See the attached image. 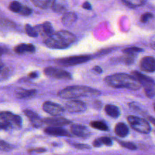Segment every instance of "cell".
<instances>
[{
    "mask_svg": "<svg viewBox=\"0 0 155 155\" xmlns=\"http://www.w3.org/2000/svg\"><path fill=\"white\" fill-rule=\"evenodd\" d=\"M104 82L110 87L138 90L142 87L139 82L133 76L127 74H115L105 77Z\"/></svg>",
    "mask_w": 155,
    "mask_h": 155,
    "instance_id": "6da1fadb",
    "label": "cell"
},
{
    "mask_svg": "<svg viewBox=\"0 0 155 155\" xmlns=\"http://www.w3.org/2000/svg\"><path fill=\"white\" fill-rule=\"evenodd\" d=\"M13 147L8 143L2 140H0V151H9L12 150Z\"/></svg>",
    "mask_w": 155,
    "mask_h": 155,
    "instance_id": "f546056e",
    "label": "cell"
},
{
    "mask_svg": "<svg viewBox=\"0 0 155 155\" xmlns=\"http://www.w3.org/2000/svg\"><path fill=\"white\" fill-rule=\"evenodd\" d=\"M127 120L132 128L139 133L148 134L151 132V126L149 123L145 119L136 116H129L127 117Z\"/></svg>",
    "mask_w": 155,
    "mask_h": 155,
    "instance_id": "8992f818",
    "label": "cell"
},
{
    "mask_svg": "<svg viewBox=\"0 0 155 155\" xmlns=\"http://www.w3.org/2000/svg\"><path fill=\"white\" fill-rule=\"evenodd\" d=\"M133 76L139 82L141 86H143L147 97L150 98H154L155 95L154 80L136 71H133Z\"/></svg>",
    "mask_w": 155,
    "mask_h": 155,
    "instance_id": "5b68a950",
    "label": "cell"
},
{
    "mask_svg": "<svg viewBox=\"0 0 155 155\" xmlns=\"http://www.w3.org/2000/svg\"><path fill=\"white\" fill-rule=\"evenodd\" d=\"M74 148H77V149L80 150H86V149H90L91 147L88 145H84V144H72Z\"/></svg>",
    "mask_w": 155,
    "mask_h": 155,
    "instance_id": "836d02e7",
    "label": "cell"
},
{
    "mask_svg": "<svg viewBox=\"0 0 155 155\" xmlns=\"http://www.w3.org/2000/svg\"><path fill=\"white\" fill-rule=\"evenodd\" d=\"M77 16L75 13H74V12H68V13H65L63 15L61 21L64 25L70 26L74 24L77 21Z\"/></svg>",
    "mask_w": 155,
    "mask_h": 155,
    "instance_id": "44dd1931",
    "label": "cell"
},
{
    "mask_svg": "<svg viewBox=\"0 0 155 155\" xmlns=\"http://www.w3.org/2000/svg\"><path fill=\"white\" fill-rule=\"evenodd\" d=\"M42 123L43 124L49 125L51 127H63V126L68 125L71 124V121L69 120L64 117H48L42 119Z\"/></svg>",
    "mask_w": 155,
    "mask_h": 155,
    "instance_id": "8fae6325",
    "label": "cell"
},
{
    "mask_svg": "<svg viewBox=\"0 0 155 155\" xmlns=\"http://www.w3.org/2000/svg\"><path fill=\"white\" fill-rule=\"evenodd\" d=\"M45 133L50 136H71V133H68L64 129L61 128L60 127H49L45 129Z\"/></svg>",
    "mask_w": 155,
    "mask_h": 155,
    "instance_id": "2e32d148",
    "label": "cell"
},
{
    "mask_svg": "<svg viewBox=\"0 0 155 155\" xmlns=\"http://www.w3.org/2000/svg\"><path fill=\"white\" fill-rule=\"evenodd\" d=\"M83 8L86 9V10H90L92 8V5H91V4L89 2H84L83 4Z\"/></svg>",
    "mask_w": 155,
    "mask_h": 155,
    "instance_id": "74e56055",
    "label": "cell"
},
{
    "mask_svg": "<svg viewBox=\"0 0 155 155\" xmlns=\"http://www.w3.org/2000/svg\"><path fill=\"white\" fill-rule=\"evenodd\" d=\"M28 77H29V78H31V79L37 78V77H38V73L36 72V71H33V72L30 73V74H28Z\"/></svg>",
    "mask_w": 155,
    "mask_h": 155,
    "instance_id": "f35d334b",
    "label": "cell"
},
{
    "mask_svg": "<svg viewBox=\"0 0 155 155\" xmlns=\"http://www.w3.org/2000/svg\"><path fill=\"white\" fill-rule=\"evenodd\" d=\"M42 109H43L44 111L54 117L59 116V115L62 114L64 111V109L63 108L62 106L59 105L56 103L51 102V101L44 102L42 104Z\"/></svg>",
    "mask_w": 155,
    "mask_h": 155,
    "instance_id": "30bf717a",
    "label": "cell"
},
{
    "mask_svg": "<svg viewBox=\"0 0 155 155\" xmlns=\"http://www.w3.org/2000/svg\"><path fill=\"white\" fill-rule=\"evenodd\" d=\"M32 3L36 7L42 9H46L52 7L55 0H31Z\"/></svg>",
    "mask_w": 155,
    "mask_h": 155,
    "instance_id": "ffe728a7",
    "label": "cell"
},
{
    "mask_svg": "<svg viewBox=\"0 0 155 155\" xmlns=\"http://www.w3.org/2000/svg\"><path fill=\"white\" fill-rule=\"evenodd\" d=\"M118 143L123 147V148H126L129 150H132V151H134V150L137 149V147L135 144H133V142H123V141H117Z\"/></svg>",
    "mask_w": 155,
    "mask_h": 155,
    "instance_id": "83f0119b",
    "label": "cell"
},
{
    "mask_svg": "<svg viewBox=\"0 0 155 155\" xmlns=\"http://www.w3.org/2000/svg\"><path fill=\"white\" fill-rule=\"evenodd\" d=\"M44 74L48 77L59 79V80H71L72 78L71 74L68 73V71L54 68V67H48V68H45Z\"/></svg>",
    "mask_w": 155,
    "mask_h": 155,
    "instance_id": "ba28073f",
    "label": "cell"
},
{
    "mask_svg": "<svg viewBox=\"0 0 155 155\" xmlns=\"http://www.w3.org/2000/svg\"><path fill=\"white\" fill-rule=\"evenodd\" d=\"M140 68L145 72L153 73L155 71V61L152 56L144 57L140 61Z\"/></svg>",
    "mask_w": 155,
    "mask_h": 155,
    "instance_id": "7c38bea8",
    "label": "cell"
},
{
    "mask_svg": "<svg viewBox=\"0 0 155 155\" xmlns=\"http://www.w3.org/2000/svg\"><path fill=\"white\" fill-rule=\"evenodd\" d=\"M93 146L94 147H96V148H98V147H101V141H100L99 138L97 139H95V141H93Z\"/></svg>",
    "mask_w": 155,
    "mask_h": 155,
    "instance_id": "8d00e7d4",
    "label": "cell"
},
{
    "mask_svg": "<svg viewBox=\"0 0 155 155\" xmlns=\"http://www.w3.org/2000/svg\"><path fill=\"white\" fill-rule=\"evenodd\" d=\"M31 14H32V9L30 8L27 7V6L26 5H23L19 15H23V16H29V15H30Z\"/></svg>",
    "mask_w": 155,
    "mask_h": 155,
    "instance_id": "4dcf8cb0",
    "label": "cell"
},
{
    "mask_svg": "<svg viewBox=\"0 0 155 155\" xmlns=\"http://www.w3.org/2000/svg\"><path fill=\"white\" fill-rule=\"evenodd\" d=\"M22 120L18 115L13 114L9 111L0 112V129L5 130L21 128Z\"/></svg>",
    "mask_w": 155,
    "mask_h": 155,
    "instance_id": "277c9868",
    "label": "cell"
},
{
    "mask_svg": "<svg viewBox=\"0 0 155 155\" xmlns=\"http://www.w3.org/2000/svg\"><path fill=\"white\" fill-rule=\"evenodd\" d=\"M90 126L93 129H95V130H101V131H107L108 130V127L106 125V124H104L102 121H92L90 123Z\"/></svg>",
    "mask_w": 155,
    "mask_h": 155,
    "instance_id": "cb8c5ba5",
    "label": "cell"
},
{
    "mask_svg": "<svg viewBox=\"0 0 155 155\" xmlns=\"http://www.w3.org/2000/svg\"><path fill=\"white\" fill-rule=\"evenodd\" d=\"M22 7H23V5H21L19 2L13 1L10 3L8 8L12 12L19 14L20 12H21V8H22Z\"/></svg>",
    "mask_w": 155,
    "mask_h": 155,
    "instance_id": "d4e9b609",
    "label": "cell"
},
{
    "mask_svg": "<svg viewBox=\"0 0 155 155\" xmlns=\"http://www.w3.org/2000/svg\"><path fill=\"white\" fill-rule=\"evenodd\" d=\"M92 57L88 54H81V55H74L68 58H63L61 59H57L56 63L64 66H73V65L80 64L86 63L91 60Z\"/></svg>",
    "mask_w": 155,
    "mask_h": 155,
    "instance_id": "52a82bcc",
    "label": "cell"
},
{
    "mask_svg": "<svg viewBox=\"0 0 155 155\" xmlns=\"http://www.w3.org/2000/svg\"><path fill=\"white\" fill-rule=\"evenodd\" d=\"M24 29H25L26 33L30 37H36V36H38V33L36 32V29L32 27V26H30V24H25Z\"/></svg>",
    "mask_w": 155,
    "mask_h": 155,
    "instance_id": "484cf974",
    "label": "cell"
},
{
    "mask_svg": "<svg viewBox=\"0 0 155 155\" xmlns=\"http://www.w3.org/2000/svg\"><path fill=\"white\" fill-rule=\"evenodd\" d=\"M34 28L36 29V32L39 33H40L42 36L47 38L48 36H49L50 35L54 33V30H53V27L51 26V24L49 22L46 21V22H44L42 24L40 25H37L36 27H34Z\"/></svg>",
    "mask_w": 155,
    "mask_h": 155,
    "instance_id": "5bb4252c",
    "label": "cell"
},
{
    "mask_svg": "<svg viewBox=\"0 0 155 155\" xmlns=\"http://www.w3.org/2000/svg\"><path fill=\"white\" fill-rule=\"evenodd\" d=\"M104 110L109 117L113 118H117L120 116V110L117 106L113 104H107L104 107Z\"/></svg>",
    "mask_w": 155,
    "mask_h": 155,
    "instance_id": "7402d4cb",
    "label": "cell"
},
{
    "mask_svg": "<svg viewBox=\"0 0 155 155\" xmlns=\"http://www.w3.org/2000/svg\"><path fill=\"white\" fill-rule=\"evenodd\" d=\"M29 153L32 152H36V153H43L46 151V149L44 148H31V149L29 150Z\"/></svg>",
    "mask_w": 155,
    "mask_h": 155,
    "instance_id": "e575fe53",
    "label": "cell"
},
{
    "mask_svg": "<svg viewBox=\"0 0 155 155\" xmlns=\"http://www.w3.org/2000/svg\"><path fill=\"white\" fill-rule=\"evenodd\" d=\"M153 18V15L151 13H145L141 17V21L142 23H147L151 18Z\"/></svg>",
    "mask_w": 155,
    "mask_h": 155,
    "instance_id": "d6a6232c",
    "label": "cell"
},
{
    "mask_svg": "<svg viewBox=\"0 0 155 155\" xmlns=\"http://www.w3.org/2000/svg\"><path fill=\"white\" fill-rule=\"evenodd\" d=\"M51 8L54 9V12H59V13H60V12H63L64 11V8L62 7V6H61V5H56L55 3L53 5V6Z\"/></svg>",
    "mask_w": 155,
    "mask_h": 155,
    "instance_id": "d590c367",
    "label": "cell"
},
{
    "mask_svg": "<svg viewBox=\"0 0 155 155\" xmlns=\"http://www.w3.org/2000/svg\"><path fill=\"white\" fill-rule=\"evenodd\" d=\"M148 118H150V120L151 121V123H152L153 124H154V117H149Z\"/></svg>",
    "mask_w": 155,
    "mask_h": 155,
    "instance_id": "b9f144b4",
    "label": "cell"
},
{
    "mask_svg": "<svg viewBox=\"0 0 155 155\" xmlns=\"http://www.w3.org/2000/svg\"><path fill=\"white\" fill-rule=\"evenodd\" d=\"M100 141H101V145H104L106 146H111L113 145V142H112V140L109 137H101L99 138Z\"/></svg>",
    "mask_w": 155,
    "mask_h": 155,
    "instance_id": "1f68e13d",
    "label": "cell"
},
{
    "mask_svg": "<svg viewBox=\"0 0 155 155\" xmlns=\"http://www.w3.org/2000/svg\"><path fill=\"white\" fill-rule=\"evenodd\" d=\"M36 89H18L15 91L16 97L20 99L22 98H27L36 95Z\"/></svg>",
    "mask_w": 155,
    "mask_h": 155,
    "instance_id": "ac0fdd59",
    "label": "cell"
},
{
    "mask_svg": "<svg viewBox=\"0 0 155 155\" xmlns=\"http://www.w3.org/2000/svg\"><path fill=\"white\" fill-rule=\"evenodd\" d=\"M9 74H10V71H9L8 68L5 66V65L2 67L0 68V81H2V80L7 79L8 77Z\"/></svg>",
    "mask_w": 155,
    "mask_h": 155,
    "instance_id": "4316f807",
    "label": "cell"
},
{
    "mask_svg": "<svg viewBox=\"0 0 155 155\" xmlns=\"http://www.w3.org/2000/svg\"><path fill=\"white\" fill-rule=\"evenodd\" d=\"M115 133L120 138L127 137L129 134V128L124 123H118L115 126Z\"/></svg>",
    "mask_w": 155,
    "mask_h": 155,
    "instance_id": "d6986e66",
    "label": "cell"
},
{
    "mask_svg": "<svg viewBox=\"0 0 155 155\" xmlns=\"http://www.w3.org/2000/svg\"><path fill=\"white\" fill-rule=\"evenodd\" d=\"M7 51V49L5 48H3V47H1L0 46V57H1L2 55L3 54H5V53Z\"/></svg>",
    "mask_w": 155,
    "mask_h": 155,
    "instance_id": "60d3db41",
    "label": "cell"
},
{
    "mask_svg": "<svg viewBox=\"0 0 155 155\" xmlns=\"http://www.w3.org/2000/svg\"><path fill=\"white\" fill-rule=\"evenodd\" d=\"M93 71H95V72H96L97 74H101V73H102V69H101V68L98 66L94 67Z\"/></svg>",
    "mask_w": 155,
    "mask_h": 155,
    "instance_id": "ab89813d",
    "label": "cell"
},
{
    "mask_svg": "<svg viewBox=\"0 0 155 155\" xmlns=\"http://www.w3.org/2000/svg\"><path fill=\"white\" fill-rule=\"evenodd\" d=\"M24 113L27 117L30 120V123L32 124V125L34 127H36V128H39L42 125V120L40 117H39V115L37 114H36L35 112L32 111V110H28V109H26V110H24Z\"/></svg>",
    "mask_w": 155,
    "mask_h": 155,
    "instance_id": "9a60e30c",
    "label": "cell"
},
{
    "mask_svg": "<svg viewBox=\"0 0 155 155\" xmlns=\"http://www.w3.org/2000/svg\"><path fill=\"white\" fill-rule=\"evenodd\" d=\"M100 94H101L100 91L92 89L89 86H68L61 90L58 93V95L64 99H74L80 97L98 95Z\"/></svg>",
    "mask_w": 155,
    "mask_h": 155,
    "instance_id": "3957f363",
    "label": "cell"
},
{
    "mask_svg": "<svg viewBox=\"0 0 155 155\" xmlns=\"http://www.w3.org/2000/svg\"><path fill=\"white\" fill-rule=\"evenodd\" d=\"M123 2L130 8H138L143 5L146 0H122Z\"/></svg>",
    "mask_w": 155,
    "mask_h": 155,
    "instance_id": "603a6c76",
    "label": "cell"
},
{
    "mask_svg": "<svg viewBox=\"0 0 155 155\" xmlns=\"http://www.w3.org/2000/svg\"><path fill=\"white\" fill-rule=\"evenodd\" d=\"M143 51L142 48H138V47H131V48H127L123 50V52L125 54H136V53L141 52Z\"/></svg>",
    "mask_w": 155,
    "mask_h": 155,
    "instance_id": "f1b7e54d",
    "label": "cell"
},
{
    "mask_svg": "<svg viewBox=\"0 0 155 155\" xmlns=\"http://www.w3.org/2000/svg\"><path fill=\"white\" fill-rule=\"evenodd\" d=\"M76 41V36L67 30L53 33L45 39V44L53 49H64L72 45Z\"/></svg>",
    "mask_w": 155,
    "mask_h": 155,
    "instance_id": "7a4b0ae2",
    "label": "cell"
},
{
    "mask_svg": "<svg viewBox=\"0 0 155 155\" xmlns=\"http://www.w3.org/2000/svg\"><path fill=\"white\" fill-rule=\"evenodd\" d=\"M71 130L73 134L80 138L86 139V138L89 137L90 136V133H89V130L86 127L83 125H80V124H74V125H72L71 127Z\"/></svg>",
    "mask_w": 155,
    "mask_h": 155,
    "instance_id": "4fadbf2b",
    "label": "cell"
},
{
    "mask_svg": "<svg viewBox=\"0 0 155 155\" xmlns=\"http://www.w3.org/2000/svg\"><path fill=\"white\" fill-rule=\"evenodd\" d=\"M86 103L78 100H71L64 104V110L70 113H79L86 110Z\"/></svg>",
    "mask_w": 155,
    "mask_h": 155,
    "instance_id": "9c48e42d",
    "label": "cell"
},
{
    "mask_svg": "<svg viewBox=\"0 0 155 155\" xmlns=\"http://www.w3.org/2000/svg\"><path fill=\"white\" fill-rule=\"evenodd\" d=\"M15 52L17 54H24V53H33L36 51V48L33 44L21 43L18 45L14 48Z\"/></svg>",
    "mask_w": 155,
    "mask_h": 155,
    "instance_id": "e0dca14e",
    "label": "cell"
}]
</instances>
